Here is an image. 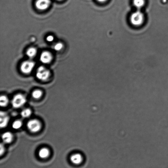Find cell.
Returning <instances> with one entry per match:
<instances>
[{
  "label": "cell",
  "instance_id": "1",
  "mask_svg": "<svg viewBox=\"0 0 168 168\" xmlns=\"http://www.w3.org/2000/svg\"><path fill=\"white\" fill-rule=\"evenodd\" d=\"M144 20V16L141 11L137 10L132 14L130 21L132 24L135 26H141Z\"/></svg>",
  "mask_w": 168,
  "mask_h": 168
},
{
  "label": "cell",
  "instance_id": "2",
  "mask_svg": "<svg viewBox=\"0 0 168 168\" xmlns=\"http://www.w3.org/2000/svg\"><path fill=\"white\" fill-rule=\"evenodd\" d=\"M26 99L24 95L21 94H18L15 95L12 101L13 107L16 108H19L26 103Z\"/></svg>",
  "mask_w": 168,
  "mask_h": 168
},
{
  "label": "cell",
  "instance_id": "3",
  "mask_svg": "<svg viewBox=\"0 0 168 168\" xmlns=\"http://www.w3.org/2000/svg\"><path fill=\"white\" fill-rule=\"evenodd\" d=\"M50 71L44 66H41L37 69L36 77L41 80H47L50 76Z\"/></svg>",
  "mask_w": 168,
  "mask_h": 168
},
{
  "label": "cell",
  "instance_id": "4",
  "mask_svg": "<svg viewBox=\"0 0 168 168\" xmlns=\"http://www.w3.org/2000/svg\"><path fill=\"white\" fill-rule=\"evenodd\" d=\"M27 127L30 131L32 133L37 132L40 130L41 123L37 120H31L28 123Z\"/></svg>",
  "mask_w": 168,
  "mask_h": 168
},
{
  "label": "cell",
  "instance_id": "5",
  "mask_svg": "<svg viewBox=\"0 0 168 168\" xmlns=\"http://www.w3.org/2000/svg\"><path fill=\"white\" fill-rule=\"evenodd\" d=\"M35 63L33 62L26 61L24 62L21 66V70L23 73L28 74L31 73L34 67Z\"/></svg>",
  "mask_w": 168,
  "mask_h": 168
},
{
  "label": "cell",
  "instance_id": "6",
  "mask_svg": "<svg viewBox=\"0 0 168 168\" xmlns=\"http://www.w3.org/2000/svg\"><path fill=\"white\" fill-rule=\"evenodd\" d=\"M50 0H37L35 6L39 10H45L49 8L50 4Z\"/></svg>",
  "mask_w": 168,
  "mask_h": 168
},
{
  "label": "cell",
  "instance_id": "7",
  "mask_svg": "<svg viewBox=\"0 0 168 168\" xmlns=\"http://www.w3.org/2000/svg\"><path fill=\"white\" fill-rule=\"evenodd\" d=\"M52 60V56L50 53L48 51H44L42 53L40 57V60L43 64H48L50 63Z\"/></svg>",
  "mask_w": 168,
  "mask_h": 168
},
{
  "label": "cell",
  "instance_id": "8",
  "mask_svg": "<svg viewBox=\"0 0 168 168\" xmlns=\"http://www.w3.org/2000/svg\"><path fill=\"white\" fill-rule=\"evenodd\" d=\"M0 115H1V118H0L1 127V128L5 127L8 125V122H9V117L4 112H1Z\"/></svg>",
  "mask_w": 168,
  "mask_h": 168
},
{
  "label": "cell",
  "instance_id": "9",
  "mask_svg": "<svg viewBox=\"0 0 168 168\" xmlns=\"http://www.w3.org/2000/svg\"><path fill=\"white\" fill-rule=\"evenodd\" d=\"M71 162L73 164H78L81 163L83 160V158L80 154L77 153L71 155L70 158Z\"/></svg>",
  "mask_w": 168,
  "mask_h": 168
},
{
  "label": "cell",
  "instance_id": "10",
  "mask_svg": "<svg viewBox=\"0 0 168 168\" xmlns=\"http://www.w3.org/2000/svg\"><path fill=\"white\" fill-rule=\"evenodd\" d=\"M2 138L6 143H10L13 140V135L10 132H6L2 135Z\"/></svg>",
  "mask_w": 168,
  "mask_h": 168
},
{
  "label": "cell",
  "instance_id": "11",
  "mask_svg": "<svg viewBox=\"0 0 168 168\" xmlns=\"http://www.w3.org/2000/svg\"><path fill=\"white\" fill-rule=\"evenodd\" d=\"M49 151L47 148H43L40 150L39 155L41 158H45L49 156Z\"/></svg>",
  "mask_w": 168,
  "mask_h": 168
},
{
  "label": "cell",
  "instance_id": "12",
  "mask_svg": "<svg viewBox=\"0 0 168 168\" xmlns=\"http://www.w3.org/2000/svg\"><path fill=\"white\" fill-rule=\"evenodd\" d=\"M133 4L137 9H140L144 6L145 0H133Z\"/></svg>",
  "mask_w": 168,
  "mask_h": 168
},
{
  "label": "cell",
  "instance_id": "13",
  "mask_svg": "<svg viewBox=\"0 0 168 168\" xmlns=\"http://www.w3.org/2000/svg\"><path fill=\"white\" fill-rule=\"evenodd\" d=\"M37 54V49L35 48H31L29 49L26 52L27 56L28 57H34Z\"/></svg>",
  "mask_w": 168,
  "mask_h": 168
},
{
  "label": "cell",
  "instance_id": "14",
  "mask_svg": "<svg viewBox=\"0 0 168 168\" xmlns=\"http://www.w3.org/2000/svg\"><path fill=\"white\" fill-rule=\"evenodd\" d=\"M8 99L5 95H2L0 98V105L2 107H5L8 103Z\"/></svg>",
  "mask_w": 168,
  "mask_h": 168
},
{
  "label": "cell",
  "instance_id": "15",
  "mask_svg": "<svg viewBox=\"0 0 168 168\" xmlns=\"http://www.w3.org/2000/svg\"><path fill=\"white\" fill-rule=\"evenodd\" d=\"M31 110L29 109H25L23 110L21 112V115L22 117L24 118H28L29 117L31 114Z\"/></svg>",
  "mask_w": 168,
  "mask_h": 168
},
{
  "label": "cell",
  "instance_id": "16",
  "mask_svg": "<svg viewBox=\"0 0 168 168\" xmlns=\"http://www.w3.org/2000/svg\"><path fill=\"white\" fill-rule=\"evenodd\" d=\"M42 92L41 90H36L32 92V96L34 98L38 99L40 98L42 96Z\"/></svg>",
  "mask_w": 168,
  "mask_h": 168
},
{
  "label": "cell",
  "instance_id": "17",
  "mask_svg": "<svg viewBox=\"0 0 168 168\" xmlns=\"http://www.w3.org/2000/svg\"><path fill=\"white\" fill-rule=\"evenodd\" d=\"M22 125V123L19 120L15 121H14L12 125V127L14 129H18L21 128Z\"/></svg>",
  "mask_w": 168,
  "mask_h": 168
},
{
  "label": "cell",
  "instance_id": "18",
  "mask_svg": "<svg viewBox=\"0 0 168 168\" xmlns=\"http://www.w3.org/2000/svg\"><path fill=\"white\" fill-rule=\"evenodd\" d=\"M63 47V45L61 43H58L54 46V50L56 51H60L62 49Z\"/></svg>",
  "mask_w": 168,
  "mask_h": 168
},
{
  "label": "cell",
  "instance_id": "19",
  "mask_svg": "<svg viewBox=\"0 0 168 168\" xmlns=\"http://www.w3.org/2000/svg\"><path fill=\"white\" fill-rule=\"evenodd\" d=\"M54 37L53 35H49L47 37V41H48V42H53L54 40Z\"/></svg>",
  "mask_w": 168,
  "mask_h": 168
},
{
  "label": "cell",
  "instance_id": "20",
  "mask_svg": "<svg viewBox=\"0 0 168 168\" xmlns=\"http://www.w3.org/2000/svg\"><path fill=\"white\" fill-rule=\"evenodd\" d=\"M0 152H1V155H2L3 154V153L4 152V147H3V145H2V144H1V150H0Z\"/></svg>",
  "mask_w": 168,
  "mask_h": 168
},
{
  "label": "cell",
  "instance_id": "21",
  "mask_svg": "<svg viewBox=\"0 0 168 168\" xmlns=\"http://www.w3.org/2000/svg\"><path fill=\"white\" fill-rule=\"evenodd\" d=\"M97 2H99V3H103L104 2H106L107 0H96Z\"/></svg>",
  "mask_w": 168,
  "mask_h": 168
},
{
  "label": "cell",
  "instance_id": "22",
  "mask_svg": "<svg viewBox=\"0 0 168 168\" xmlns=\"http://www.w3.org/2000/svg\"><path fill=\"white\" fill-rule=\"evenodd\" d=\"M58 1H61V0H58Z\"/></svg>",
  "mask_w": 168,
  "mask_h": 168
}]
</instances>
